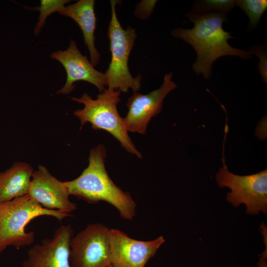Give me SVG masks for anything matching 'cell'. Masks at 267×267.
Here are the masks:
<instances>
[{"label":"cell","instance_id":"6da1fadb","mask_svg":"<svg viewBox=\"0 0 267 267\" xmlns=\"http://www.w3.org/2000/svg\"><path fill=\"white\" fill-rule=\"evenodd\" d=\"M226 15L218 12L201 14L190 10L185 15L194 24L193 28H177L171 33L194 48L197 58L192 69L197 75L202 74L205 79L210 78L214 62L222 56L252 58L249 50L233 47L228 44L227 41L234 37L222 27L223 23L227 20Z\"/></svg>","mask_w":267,"mask_h":267},{"label":"cell","instance_id":"7a4b0ae2","mask_svg":"<svg viewBox=\"0 0 267 267\" xmlns=\"http://www.w3.org/2000/svg\"><path fill=\"white\" fill-rule=\"evenodd\" d=\"M106 157L103 144L92 148L88 167L76 178L64 181L69 193L89 203L108 202L118 210L122 218L132 220L135 215V203L130 194L117 186L108 176Z\"/></svg>","mask_w":267,"mask_h":267},{"label":"cell","instance_id":"3957f363","mask_svg":"<svg viewBox=\"0 0 267 267\" xmlns=\"http://www.w3.org/2000/svg\"><path fill=\"white\" fill-rule=\"evenodd\" d=\"M42 216L54 217L59 222L72 216L43 207L28 194L0 203V253L10 246L20 248L32 244L35 233L26 232V226L32 220Z\"/></svg>","mask_w":267,"mask_h":267},{"label":"cell","instance_id":"277c9868","mask_svg":"<svg viewBox=\"0 0 267 267\" xmlns=\"http://www.w3.org/2000/svg\"><path fill=\"white\" fill-rule=\"evenodd\" d=\"M120 90L105 89L92 99L85 92L79 97H71V99L82 103L83 109L74 111V115L80 121L81 126L89 123L94 130H104L111 134L129 153L138 158L142 154L136 149L128 135L124 121L118 111L117 106L121 101Z\"/></svg>","mask_w":267,"mask_h":267},{"label":"cell","instance_id":"5b68a950","mask_svg":"<svg viewBox=\"0 0 267 267\" xmlns=\"http://www.w3.org/2000/svg\"><path fill=\"white\" fill-rule=\"evenodd\" d=\"M119 0H110L111 17L107 31L110 41L111 60L105 75L108 89L127 92L140 89L142 77H133L128 67V59L136 38L135 30L129 26L125 30L117 16L116 6Z\"/></svg>","mask_w":267,"mask_h":267},{"label":"cell","instance_id":"8992f818","mask_svg":"<svg viewBox=\"0 0 267 267\" xmlns=\"http://www.w3.org/2000/svg\"><path fill=\"white\" fill-rule=\"evenodd\" d=\"M223 143V165L216 174V180L220 187H226L231 190L227 193V201L234 207L244 204L247 214L258 215L262 212L266 215L267 170L246 176H240L230 172L225 162Z\"/></svg>","mask_w":267,"mask_h":267},{"label":"cell","instance_id":"52a82bcc","mask_svg":"<svg viewBox=\"0 0 267 267\" xmlns=\"http://www.w3.org/2000/svg\"><path fill=\"white\" fill-rule=\"evenodd\" d=\"M110 230L102 224H89L72 237L70 262L73 267H108L111 264Z\"/></svg>","mask_w":267,"mask_h":267},{"label":"cell","instance_id":"ba28073f","mask_svg":"<svg viewBox=\"0 0 267 267\" xmlns=\"http://www.w3.org/2000/svg\"><path fill=\"white\" fill-rule=\"evenodd\" d=\"M173 73L165 75L163 83L158 89L143 94L134 91L128 99V112L123 118L128 132L145 134L148 123L151 118L162 110L164 98L177 87L172 81Z\"/></svg>","mask_w":267,"mask_h":267},{"label":"cell","instance_id":"9c48e42d","mask_svg":"<svg viewBox=\"0 0 267 267\" xmlns=\"http://www.w3.org/2000/svg\"><path fill=\"white\" fill-rule=\"evenodd\" d=\"M51 59L61 63L66 73L64 85L57 93L67 95L73 91L75 83L85 81L94 86L100 92L107 86L105 73L96 70L86 56L83 55L77 47L76 42L71 40L68 48L58 50L50 55Z\"/></svg>","mask_w":267,"mask_h":267},{"label":"cell","instance_id":"30bf717a","mask_svg":"<svg viewBox=\"0 0 267 267\" xmlns=\"http://www.w3.org/2000/svg\"><path fill=\"white\" fill-rule=\"evenodd\" d=\"M73 229L70 224L58 227L50 239L32 246L23 267H73L70 262V243Z\"/></svg>","mask_w":267,"mask_h":267},{"label":"cell","instance_id":"8fae6325","mask_svg":"<svg viewBox=\"0 0 267 267\" xmlns=\"http://www.w3.org/2000/svg\"><path fill=\"white\" fill-rule=\"evenodd\" d=\"M165 241L162 236L147 241L135 240L116 229H110L111 265L114 267H144Z\"/></svg>","mask_w":267,"mask_h":267},{"label":"cell","instance_id":"7c38bea8","mask_svg":"<svg viewBox=\"0 0 267 267\" xmlns=\"http://www.w3.org/2000/svg\"><path fill=\"white\" fill-rule=\"evenodd\" d=\"M28 194L47 209L70 214L77 209V205L69 199L65 182L53 176L43 165L33 171Z\"/></svg>","mask_w":267,"mask_h":267},{"label":"cell","instance_id":"4fadbf2b","mask_svg":"<svg viewBox=\"0 0 267 267\" xmlns=\"http://www.w3.org/2000/svg\"><path fill=\"white\" fill-rule=\"evenodd\" d=\"M94 0H80L65 6L58 13L73 19L80 28L84 43L89 53L90 62L95 66L100 60V54L95 46L94 32L96 18Z\"/></svg>","mask_w":267,"mask_h":267},{"label":"cell","instance_id":"5bb4252c","mask_svg":"<svg viewBox=\"0 0 267 267\" xmlns=\"http://www.w3.org/2000/svg\"><path fill=\"white\" fill-rule=\"evenodd\" d=\"M34 170L28 163L16 162L0 172V203L28 194Z\"/></svg>","mask_w":267,"mask_h":267},{"label":"cell","instance_id":"9a60e30c","mask_svg":"<svg viewBox=\"0 0 267 267\" xmlns=\"http://www.w3.org/2000/svg\"><path fill=\"white\" fill-rule=\"evenodd\" d=\"M239 6L248 16L249 30L255 28L267 8V0H237Z\"/></svg>","mask_w":267,"mask_h":267},{"label":"cell","instance_id":"2e32d148","mask_svg":"<svg viewBox=\"0 0 267 267\" xmlns=\"http://www.w3.org/2000/svg\"><path fill=\"white\" fill-rule=\"evenodd\" d=\"M236 5L234 0H201L194 2L192 11L205 14L218 12L226 14Z\"/></svg>","mask_w":267,"mask_h":267},{"label":"cell","instance_id":"e0dca14e","mask_svg":"<svg viewBox=\"0 0 267 267\" xmlns=\"http://www.w3.org/2000/svg\"><path fill=\"white\" fill-rule=\"evenodd\" d=\"M70 1L71 0H40V5L33 8L35 10L40 12L38 22L34 30L35 35L38 36L39 34L49 16L54 12H58Z\"/></svg>","mask_w":267,"mask_h":267},{"label":"cell","instance_id":"ac0fdd59","mask_svg":"<svg viewBox=\"0 0 267 267\" xmlns=\"http://www.w3.org/2000/svg\"><path fill=\"white\" fill-rule=\"evenodd\" d=\"M252 54L257 55L259 58L258 68L262 81L267 84V52L264 46H253L249 50Z\"/></svg>","mask_w":267,"mask_h":267},{"label":"cell","instance_id":"d6986e66","mask_svg":"<svg viewBox=\"0 0 267 267\" xmlns=\"http://www.w3.org/2000/svg\"><path fill=\"white\" fill-rule=\"evenodd\" d=\"M261 232L264 236V241L266 245V249L264 252L260 255L259 260L258 263V267H267V228L262 227L261 228Z\"/></svg>","mask_w":267,"mask_h":267},{"label":"cell","instance_id":"ffe728a7","mask_svg":"<svg viewBox=\"0 0 267 267\" xmlns=\"http://www.w3.org/2000/svg\"><path fill=\"white\" fill-rule=\"evenodd\" d=\"M108 267H114L112 265H110V266H109Z\"/></svg>","mask_w":267,"mask_h":267}]
</instances>
